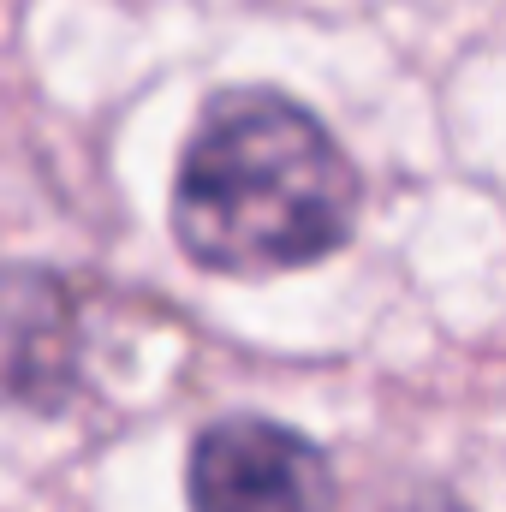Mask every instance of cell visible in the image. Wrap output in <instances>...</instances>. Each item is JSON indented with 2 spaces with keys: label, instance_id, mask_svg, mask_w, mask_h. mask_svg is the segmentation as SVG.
Wrapping results in <instances>:
<instances>
[{
  "label": "cell",
  "instance_id": "obj_4",
  "mask_svg": "<svg viewBox=\"0 0 506 512\" xmlns=\"http://www.w3.org/2000/svg\"><path fill=\"white\" fill-rule=\"evenodd\" d=\"M381 512H477L459 489H447V483H411L405 495H393Z\"/></svg>",
  "mask_w": 506,
  "mask_h": 512
},
{
  "label": "cell",
  "instance_id": "obj_1",
  "mask_svg": "<svg viewBox=\"0 0 506 512\" xmlns=\"http://www.w3.org/2000/svg\"><path fill=\"white\" fill-rule=\"evenodd\" d=\"M358 221L364 167L310 102L227 84L197 108L167 191V233L197 274H304L346 251Z\"/></svg>",
  "mask_w": 506,
  "mask_h": 512
},
{
  "label": "cell",
  "instance_id": "obj_2",
  "mask_svg": "<svg viewBox=\"0 0 506 512\" xmlns=\"http://www.w3.org/2000/svg\"><path fill=\"white\" fill-rule=\"evenodd\" d=\"M185 507L191 512H340L346 483L334 453L262 411L209 417L185 447Z\"/></svg>",
  "mask_w": 506,
  "mask_h": 512
},
{
  "label": "cell",
  "instance_id": "obj_3",
  "mask_svg": "<svg viewBox=\"0 0 506 512\" xmlns=\"http://www.w3.org/2000/svg\"><path fill=\"white\" fill-rule=\"evenodd\" d=\"M90 393L84 280L60 262H0V411L72 417Z\"/></svg>",
  "mask_w": 506,
  "mask_h": 512
}]
</instances>
